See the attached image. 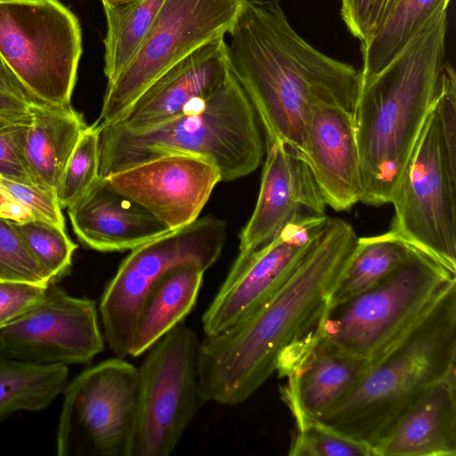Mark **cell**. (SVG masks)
<instances>
[{
    "label": "cell",
    "instance_id": "d6986e66",
    "mask_svg": "<svg viewBox=\"0 0 456 456\" xmlns=\"http://www.w3.org/2000/svg\"><path fill=\"white\" fill-rule=\"evenodd\" d=\"M73 231L86 247L101 252L132 250L171 232L134 200L98 177L68 208Z\"/></svg>",
    "mask_w": 456,
    "mask_h": 456
},
{
    "label": "cell",
    "instance_id": "ab89813d",
    "mask_svg": "<svg viewBox=\"0 0 456 456\" xmlns=\"http://www.w3.org/2000/svg\"><path fill=\"white\" fill-rule=\"evenodd\" d=\"M138 0H101L103 8H112L120 5H125Z\"/></svg>",
    "mask_w": 456,
    "mask_h": 456
},
{
    "label": "cell",
    "instance_id": "4dcf8cb0",
    "mask_svg": "<svg viewBox=\"0 0 456 456\" xmlns=\"http://www.w3.org/2000/svg\"><path fill=\"white\" fill-rule=\"evenodd\" d=\"M0 280L48 284L50 281L33 256L12 220L0 217Z\"/></svg>",
    "mask_w": 456,
    "mask_h": 456
},
{
    "label": "cell",
    "instance_id": "ac0fdd59",
    "mask_svg": "<svg viewBox=\"0 0 456 456\" xmlns=\"http://www.w3.org/2000/svg\"><path fill=\"white\" fill-rule=\"evenodd\" d=\"M303 153L325 203L346 211L362 196L353 113L338 106L317 109L307 123Z\"/></svg>",
    "mask_w": 456,
    "mask_h": 456
},
{
    "label": "cell",
    "instance_id": "6da1fadb",
    "mask_svg": "<svg viewBox=\"0 0 456 456\" xmlns=\"http://www.w3.org/2000/svg\"><path fill=\"white\" fill-rule=\"evenodd\" d=\"M357 240L351 224L327 217L295 271L266 303L226 330L205 336L197 366L206 402L243 403L271 375L285 376L316 345Z\"/></svg>",
    "mask_w": 456,
    "mask_h": 456
},
{
    "label": "cell",
    "instance_id": "f546056e",
    "mask_svg": "<svg viewBox=\"0 0 456 456\" xmlns=\"http://www.w3.org/2000/svg\"><path fill=\"white\" fill-rule=\"evenodd\" d=\"M291 456H374L370 446L348 437L320 421L297 428L291 440Z\"/></svg>",
    "mask_w": 456,
    "mask_h": 456
},
{
    "label": "cell",
    "instance_id": "7a4b0ae2",
    "mask_svg": "<svg viewBox=\"0 0 456 456\" xmlns=\"http://www.w3.org/2000/svg\"><path fill=\"white\" fill-rule=\"evenodd\" d=\"M228 34L229 69L249 99L265 139L303 152L307 123L317 109L354 112L360 70L305 40L280 3L247 1Z\"/></svg>",
    "mask_w": 456,
    "mask_h": 456
},
{
    "label": "cell",
    "instance_id": "cb8c5ba5",
    "mask_svg": "<svg viewBox=\"0 0 456 456\" xmlns=\"http://www.w3.org/2000/svg\"><path fill=\"white\" fill-rule=\"evenodd\" d=\"M65 365H38L0 354V419L46 408L68 383Z\"/></svg>",
    "mask_w": 456,
    "mask_h": 456
},
{
    "label": "cell",
    "instance_id": "8d00e7d4",
    "mask_svg": "<svg viewBox=\"0 0 456 456\" xmlns=\"http://www.w3.org/2000/svg\"><path fill=\"white\" fill-rule=\"evenodd\" d=\"M398 1L399 0H371L365 25L364 42L370 39L379 29Z\"/></svg>",
    "mask_w": 456,
    "mask_h": 456
},
{
    "label": "cell",
    "instance_id": "603a6c76",
    "mask_svg": "<svg viewBox=\"0 0 456 456\" xmlns=\"http://www.w3.org/2000/svg\"><path fill=\"white\" fill-rule=\"evenodd\" d=\"M206 270L194 262L169 269L148 295L139 313L129 356L143 354L193 309Z\"/></svg>",
    "mask_w": 456,
    "mask_h": 456
},
{
    "label": "cell",
    "instance_id": "836d02e7",
    "mask_svg": "<svg viewBox=\"0 0 456 456\" xmlns=\"http://www.w3.org/2000/svg\"><path fill=\"white\" fill-rule=\"evenodd\" d=\"M48 284L0 280V330L37 305Z\"/></svg>",
    "mask_w": 456,
    "mask_h": 456
},
{
    "label": "cell",
    "instance_id": "d4e9b609",
    "mask_svg": "<svg viewBox=\"0 0 456 456\" xmlns=\"http://www.w3.org/2000/svg\"><path fill=\"white\" fill-rule=\"evenodd\" d=\"M397 233L358 237L357 244L330 298L335 305L375 286L403 261L411 248Z\"/></svg>",
    "mask_w": 456,
    "mask_h": 456
},
{
    "label": "cell",
    "instance_id": "5b68a950",
    "mask_svg": "<svg viewBox=\"0 0 456 456\" xmlns=\"http://www.w3.org/2000/svg\"><path fill=\"white\" fill-rule=\"evenodd\" d=\"M452 373L456 283L407 333L370 362L346 395L316 421L372 449L429 387Z\"/></svg>",
    "mask_w": 456,
    "mask_h": 456
},
{
    "label": "cell",
    "instance_id": "8fae6325",
    "mask_svg": "<svg viewBox=\"0 0 456 456\" xmlns=\"http://www.w3.org/2000/svg\"><path fill=\"white\" fill-rule=\"evenodd\" d=\"M137 367L115 356L87 368L63 390L59 456H128L138 403Z\"/></svg>",
    "mask_w": 456,
    "mask_h": 456
},
{
    "label": "cell",
    "instance_id": "74e56055",
    "mask_svg": "<svg viewBox=\"0 0 456 456\" xmlns=\"http://www.w3.org/2000/svg\"><path fill=\"white\" fill-rule=\"evenodd\" d=\"M0 90L10 93L33 105H38L30 94L26 91L22 85L18 81L14 75L5 66L0 59Z\"/></svg>",
    "mask_w": 456,
    "mask_h": 456
},
{
    "label": "cell",
    "instance_id": "8992f818",
    "mask_svg": "<svg viewBox=\"0 0 456 456\" xmlns=\"http://www.w3.org/2000/svg\"><path fill=\"white\" fill-rule=\"evenodd\" d=\"M454 283L455 272L411 247L380 282L330 305L317 343L371 362L407 333Z\"/></svg>",
    "mask_w": 456,
    "mask_h": 456
},
{
    "label": "cell",
    "instance_id": "4316f807",
    "mask_svg": "<svg viewBox=\"0 0 456 456\" xmlns=\"http://www.w3.org/2000/svg\"><path fill=\"white\" fill-rule=\"evenodd\" d=\"M164 0H138L103 8L107 31L104 43V74L112 83L127 67L148 35Z\"/></svg>",
    "mask_w": 456,
    "mask_h": 456
},
{
    "label": "cell",
    "instance_id": "1f68e13d",
    "mask_svg": "<svg viewBox=\"0 0 456 456\" xmlns=\"http://www.w3.org/2000/svg\"><path fill=\"white\" fill-rule=\"evenodd\" d=\"M30 121L31 118L0 127V176L42 188L29 169L24 154Z\"/></svg>",
    "mask_w": 456,
    "mask_h": 456
},
{
    "label": "cell",
    "instance_id": "30bf717a",
    "mask_svg": "<svg viewBox=\"0 0 456 456\" xmlns=\"http://www.w3.org/2000/svg\"><path fill=\"white\" fill-rule=\"evenodd\" d=\"M390 203L389 230L456 273V160L446 150L435 104Z\"/></svg>",
    "mask_w": 456,
    "mask_h": 456
},
{
    "label": "cell",
    "instance_id": "e0dca14e",
    "mask_svg": "<svg viewBox=\"0 0 456 456\" xmlns=\"http://www.w3.org/2000/svg\"><path fill=\"white\" fill-rule=\"evenodd\" d=\"M224 37L197 48L156 78L115 124L131 131L152 128L209 97L228 78Z\"/></svg>",
    "mask_w": 456,
    "mask_h": 456
},
{
    "label": "cell",
    "instance_id": "5bb4252c",
    "mask_svg": "<svg viewBox=\"0 0 456 456\" xmlns=\"http://www.w3.org/2000/svg\"><path fill=\"white\" fill-rule=\"evenodd\" d=\"M327 217L304 216L289 223L268 244L232 265L202 315L205 336L226 330L266 303L295 271Z\"/></svg>",
    "mask_w": 456,
    "mask_h": 456
},
{
    "label": "cell",
    "instance_id": "f1b7e54d",
    "mask_svg": "<svg viewBox=\"0 0 456 456\" xmlns=\"http://www.w3.org/2000/svg\"><path fill=\"white\" fill-rule=\"evenodd\" d=\"M99 177V122L82 132L61 175L56 199L61 208H69Z\"/></svg>",
    "mask_w": 456,
    "mask_h": 456
},
{
    "label": "cell",
    "instance_id": "ba28073f",
    "mask_svg": "<svg viewBox=\"0 0 456 456\" xmlns=\"http://www.w3.org/2000/svg\"><path fill=\"white\" fill-rule=\"evenodd\" d=\"M200 341L183 322L157 340L137 367L138 403L128 456H168L207 403L199 382Z\"/></svg>",
    "mask_w": 456,
    "mask_h": 456
},
{
    "label": "cell",
    "instance_id": "4fadbf2b",
    "mask_svg": "<svg viewBox=\"0 0 456 456\" xmlns=\"http://www.w3.org/2000/svg\"><path fill=\"white\" fill-rule=\"evenodd\" d=\"M104 345L95 302L55 282L37 305L0 330V354L38 365L87 363Z\"/></svg>",
    "mask_w": 456,
    "mask_h": 456
},
{
    "label": "cell",
    "instance_id": "83f0119b",
    "mask_svg": "<svg viewBox=\"0 0 456 456\" xmlns=\"http://www.w3.org/2000/svg\"><path fill=\"white\" fill-rule=\"evenodd\" d=\"M12 224L50 282H56L69 272L77 246L65 229L39 218L12 220Z\"/></svg>",
    "mask_w": 456,
    "mask_h": 456
},
{
    "label": "cell",
    "instance_id": "277c9868",
    "mask_svg": "<svg viewBox=\"0 0 456 456\" xmlns=\"http://www.w3.org/2000/svg\"><path fill=\"white\" fill-rule=\"evenodd\" d=\"M256 113L230 71L209 97L159 126L131 131L99 123V176L162 156H194L212 164L221 182L247 176L262 163L265 143Z\"/></svg>",
    "mask_w": 456,
    "mask_h": 456
},
{
    "label": "cell",
    "instance_id": "3957f363",
    "mask_svg": "<svg viewBox=\"0 0 456 456\" xmlns=\"http://www.w3.org/2000/svg\"><path fill=\"white\" fill-rule=\"evenodd\" d=\"M447 11L435 14L384 68L361 77L353 118L363 204L390 203L434 107L445 62Z\"/></svg>",
    "mask_w": 456,
    "mask_h": 456
},
{
    "label": "cell",
    "instance_id": "d590c367",
    "mask_svg": "<svg viewBox=\"0 0 456 456\" xmlns=\"http://www.w3.org/2000/svg\"><path fill=\"white\" fill-rule=\"evenodd\" d=\"M33 104L0 90V118L21 121L30 118V108Z\"/></svg>",
    "mask_w": 456,
    "mask_h": 456
},
{
    "label": "cell",
    "instance_id": "d6a6232c",
    "mask_svg": "<svg viewBox=\"0 0 456 456\" xmlns=\"http://www.w3.org/2000/svg\"><path fill=\"white\" fill-rule=\"evenodd\" d=\"M0 191L28 209L35 218L45 220L65 229L61 208L53 192L2 176H0Z\"/></svg>",
    "mask_w": 456,
    "mask_h": 456
},
{
    "label": "cell",
    "instance_id": "9c48e42d",
    "mask_svg": "<svg viewBox=\"0 0 456 456\" xmlns=\"http://www.w3.org/2000/svg\"><path fill=\"white\" fill-rule=\"evenodd\" d=\"M225 239V222L207 216L130 250L99 305L103 337L115 356H129L139 313L162 276L185 262L197 263L207 271L219 258Z\"/></svg>",
    "mask_w": 456,
    "mask_h": 456
},
{
    "label": "cell",
    "instance_id": "e575fe53",
    "mask_svg": "<svg viewBox=\"0 0 456 456\" xmlns=\"http://www.w3.org/2000/svg\"><path fill=\"white\" fill-rule=\"evenodd\" d=\"M340 16L347 30L360 44L365 40V25L371 0H339Z\"/></svg>",
    "mask_w": 456,
    "mask_h": 456
},
{
    "label": "cell",
    "instance_id": "ffe728a7",
    "mask_svg": "<svg viewBox=\"0 0 456 456\" xmlns=\"http://www.w3.org/2000/svg\"><path fill=\"white\" fill-rule=\"evenodd\" d=\"M372 450L374 456H456V373L429 387Z\"/></svg>",
    "mask_w": 456,
    "mask_h": 456
},
{
    "label": "cell",
    "instance_id": "9a60e30c",
    "mask_svg": "<svg viewBox=\"0 0 456 456\" xmlns=\"http://www.w3.org/2000/svg\"><path fill=\"white\" fill-rule=\"evenodd\" d=\"M265 143L257 200L239 235V253L232 265L268 244L289 223L327 216V205L305 154L280 140L265 139Z\"/></svg>",
    "mask_w": 456,
    "mask_h": 456
},
{
    "label": "cell",
    "instance_id": "b9f144b4",
    "mask_svg": "<svg viewBox=\"0 0 456 456\" xmlns=\"http://www.w3.org/2000/svg\"><path fill=\"white\" fill-rule=\"evenodd\" d=\"M31 118V117H30ZM28 120V119H27ZM23 121V120H21ZM12 122H17V121H12V120H7V119H3V118H0V127L7 125V124H10V123H12Z\"/></svg>",
    "mask_w": 456,
    "mask_h": 456
},
{
    "label": "cell",
    "instance_id": "7402d4cb",
    "mask_svg": "<svg viewBox=\"0 0 456 456\" xmlns=\"http://www.w3.org/2000/svg\"><path fill=\"white\" fill-rule=\"evenodd\" d=\"M30 116L25 158L39 185L55 194L68 160L87 126L71 105H32Z\"/></svg>",
    "mask_w": 456,
    "mask_h": 456
},
{
    "label": "cell",
    "instance_id": "52a82bcc",
    "mask_svg": "<svg viewBox=\"0 0 456 456\" xmlns=\"http://www.w3.org/2000/svg\"><path fill=\"white\" fill-rule=\"evenodd\" d=\"M82 49L79 20L60 0H0V59L38 103L70 105Z\"/></svg>",
    "mask_w": 456,
    "mask_h": 456
},
{
    "label": "cell",
    "instance_id": "7c38bea8",
    "mask_svg": "<svg viewBox=\"0 0 456 456\" xmlns=\"http://www.w3.org/2000/svg\"><path fill=\"white\" fill-rule=\"evenodd\" d=\"M247 0H164L142 45L103 97L100 124L119 120L140 94L186 55L232 28Z\"/></svg>",
    "mask_w": 456,
    "mask_h": 456
},
{
    "label": "cell",
    "instance_id": "2e32d148",
    "mask_svg": "<svg viewBox=\"0 0 456 456\" xmlns=\"http://www.w3.org/2000/svg\"><path fill=\"white\" fill-rule=\"evenodd\" d=\"M122 195L145 208L171 231L198 219L215 186L221 182L209 162L171 154L106 176Z\"/></svg>",
    "mask_w": 456,
    "mask_h": 456
},
{
    "label": "cell",
    "instance_id": "484cf974",
    "mask_svg": "<svg viewBox=\"0 0 456 456\" xmlns=\"http://www.w3.org/2000/svg\"><path fill=\"white\" fill-rule=\"evenodd\" d=\"M451 0H399L379 29L363 44L361 77L384 68L437 12L449 7Z\"/></svg>",
    "mask_w": 456,
    "mask_h": 456
},
{
    "label": "cell",
    "instance_id": "f35d334b",
    "mask_svg": "<svg viewBox=\"0 0 456 456\" xmlns=\"http://www.w3.org/2000/svg\"><path fill=\"white\" fill-rule=\"evenodd\" d=\"M0 217L13 221L35 218L28 209L15 202L2 191H0Z\"/></svg>",
    "mask_w": 456,
    "mask_h": 456
},
{
    "label": "cell",
    "instance_id": "44dd1931",
    "mask_svg": "<svg viewBox=\"0 0 456 456\" xmlns=\"http://www.w3.org/2000/svg\"><path fill=\"white\" fill-rule=\"evenodd\" d=\"M370 361L316 343L285 374L281 395L297 428L320 419L353 387Z\"/></svg>",
    "mask_w": 456,
    "mask_h": 456
},
{
    "label": "cell",
    "instance_id": "60d3db41",
    "mask_svg": "<svg viewBox=\"0 0 456 456\" xmlns=\"http://www.w3.org/2000/svg\"><path fill=\"white\" fill-rule=\"evenodd\" d=\"M247 1L253 2V3H271V2L280 3L281 0H247Z\"/></svg>",
    "mask_w": 456,
    "mask_h": 456
}]
</instances>
